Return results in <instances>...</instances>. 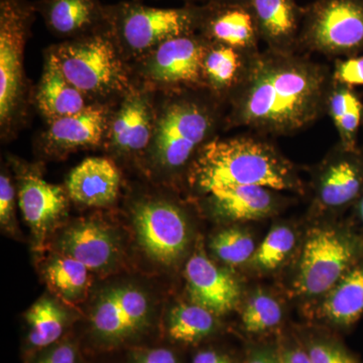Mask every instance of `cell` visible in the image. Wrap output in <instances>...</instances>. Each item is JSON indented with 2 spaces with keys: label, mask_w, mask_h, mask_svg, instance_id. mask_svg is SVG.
I'll use <instances>...</instances> for the list:
<instances>
[{
  "label": "cell",
  "mask_w": 363,
  "mask_h": 363,
  "mask_svg": "<svg viewBox=\"0 0 363 363\" xmlns=\"http://www.w3.org/2000/svg\"><path fill=\"white\" fill-rule=\"evenodd\" d=\"M331 84V68L300 52L259 51L227 99L224 130L296 135L326 113Z\"/></svg>",
  "instance_id": "obj_1"
},
{
  "label": "cell",
  "mask_w": 363,
  "mask_h": 363,
  "mask_svg": "<svg viewBox=\"0 0 363 363\" xmlns=\"http://www.w3.org/2000/svg\"><path fill=\"white\" fill-rule=\"evenodd\" d=\"M226 104L206 88L156 93L154 135L143 167L157 180L187 175L200 150L225 125Z\"/></svg>",
  "instance_id": "obj_2"
},
{
  "label": "cell",
  "mask_w": 363,
  "mask_h": 363,
  "mask_svg": "<svg viewBox=\"0 0 363 363\" xmlns=\"http://www.w3.org/2000/svg\"><path fill=\"white\" fill-rule=\"evenodd\" d=\"M266 136H217L200 150L187 172L188 184L206 195L227 186H262L278 191H300L292 164Z\"/></svg>",
  "instance_id": "obj_3"
},
{
  "label": "cell",
  "mask_w": 363,
  "mask_h": 363,
  "mask_svg": "<svg viewBox=\"0 0 363 363\" xmlns=\"http://www.w3.org/2000/svg\"><path fill=\"white\" fill-rule=\"evenodd\" d=\"M64 76L94 104H116L135 87L130 64L109 30L50 45Z\"/></svg>",
  "instance_id": "obj_4"
},
{
  "label": "cell",
  "mask_w": 363,
  "mask_h": 363,
  "mask_svg": "<svg viewBox=\"0 0 363 363\" xmlns=\"http://www.w3.org/2000/svg\"><path fill=\"white\" fill-rule=\"evenodd\" d=\"M35 18L33 1L0 0V136L4 142L18 135L33 104L25 51Z\"/></svg>",
  "instance_id": "obj_5"
},
{
  "label": "cell",
  "mask_w": 363,
  "mask_h": 363,
  "mask_svg": "<svg viewBox=\"0 0 363 363\" xmlns=\"http://www.w3.org/2000/svg\"><path fill=\"white\" fill-rule=\"evenodd\" d=\"M204 4H184L174 9L133 0L106 4L108 30L123 58L131 64L166 40L199 33Z\"/></svg>",
  "instance_id": "obj_6"
},
{
  "label": "cell",
  "mask_w": 363,
  "mask_h": 363,
  "mask_svg": "<svg viewBox=\"0 0 363 363\" xmlns=\"http://www.w3.org/2000/svg\"><path fill=\"white\" fill-rule=\"evenodd\" d=\"M154 331L147 294L133 285H116L98 296L90 313L86 340L93 352L111 353L149 345Z\"/></svg>",
  "instance_id": "obj_7"
},
{
  "label": "cell",
  "mask_w": 363,
  "mask_h": 363,
  "mask_svg": "<svg viewBox=\"0 0 363 363\" xmlns=\"http://www.w3.org/2000/svg\"><path fill=\"white\" fill-rule=\"evenodd\" d=\"M209 45L199 33L162 43L130 64L135 86L156 93L205 88L203 60Z\"/></svg>",
  "instance_id": "obj_8"
},
{
  "label": "cell",
  "mask_w": 363,
  "mask_h": 363,
  "mask_svg": "<svg viewBox=\"0 0 363 363\" xmlns=\"http://www.w3.org/2000/svg\"><path fill=\"white\" fill-rule=\"evenodd\" d=\"M362 259L359 234L332 227L313 228L303 248L295 292L302 296L327 294Z\"/></svg>",
  "instance_id": "obj_9"
},
{
  "label": "cell",
  "mask_w": 363,
  "mask_h": 363,
  "mask_svg": "<svg viewBox=\"0 0 363 363\" xmlns=\"http://www.w3.org/2000/svg\"><path fill=\"white\" fill-rule=\"evenodd\" d=\"M332 59L363 52V0H315L306 6L298 52Z\"/></svg>",
  "instance_id": "obj_10"
},
{
  "label": "cell",
  "mask_w": 363,
  "mask_h": 363,
  "mask_svg": "<svg viewBox=\"0 0 363 363\" xmlns=\"http://www.w3.org/2000/svg\"><path fill=\"white\" fill-rule=\"evenodd\" d=\"M130 211L138 243L147 257L164 266L177 264L189 243L183 209L169 198L143 195L133 200Z\"/></svg>",
  "instance_id": "obj_11"
},
{
  "label": "cell",
  "mask_w": 363,
  "mask_h": 363,
  "mask_svg": "<svg viewBox=\"0 0 363 363\" xmlns=\"http://www.w3.org/2000/svg\"><path fill=\"white\" fill-rule=\"evenodd\" d=\"M156 123V92L135 86L116 102L104 149L111 159L143 164Z\"/></svg>",
  "instance_id": "obj_12"
},
{
  "label": "cell",
  "mask_w": 363,
  "mask_h": 363,
  "mask_svg": "<svg viewBox=\"0 0 363 363\" xmlns=\"http://www.w3.org/2000/svg\"><path fill=\"white\" fill-rule=\"evenodd\" d=\"M11 162L16 169L21 214L35 240H44L66 216L70 198L66 188L45 180L38 164H26L13 157Z\"/></svg>",
  "instance_id": "obj_13"
},
{
  "label": "cell",
  "mask_w": 363,
  "mask_h": 363,
  "mask_svg": "<svg viewBox=\"0 0 363 363\" xmlns=\"http://www.w3.org/2000/svg\"><path fill=\"white\" fill-rule=\"evenodd\" d=\"M116 104H93L85 111L47 123L38 138L45 156L61 157L80 150L104 149Z\"/></svg>",
  "instance_id": "obj_14"
},
{
  "label": "cell",
  "mask_w": 363,
  "mask_h": 363,
  "mask_svg": "<svg viewBox=\"0 0 363 363\" xmlns=\"http://www.w3.org/2000/svg\"><path fill=\"white\" fill-rule=\"evenodd\" d=\"M362 193L363 147L347 150L338 143L318 174L317 204L325 209H343L357 204Z\"/></svg>",
  "instance_id": "obj_15"
},
{
  "label": "cell",
  "mask_w": 363,
  "mask_h": 363,
  "mask_svg": "<svg viewBox=\"0 0 363 363\" xmlns=\"http://www.w3.org/2000/svg\"><path fill=\"white\" fill-rule=\"evenodd\" d=\"M33 4L45 28L61 42L108 30L106 4L101 0H35Z\"/></svg>",
  "instance_id": "obj_16"
},
{
  "label": "cell",
  "mask_w": 363,
  "mask_h": 363,
  "mask_svg": "<svg viewBox=\"0 0 363 363\" xmlns=\"http://www.w3.org/2000/svg\"><path fill=\"white\" fill-rule=\"evenodd\" d=\"M185 277L191 303L201 306L215 316L228 314L240 301L238 281L202 252H196L188 260Z\"/></svg>",
  "instance_id": "obj_17"
},
{
  "label": "cell",
  "mask_w": 363,
  "mask_h": 363,
  "mask_svg": "<svg viewBox=\"0 0 363 363\" xmlns=\"http://www.w3.org/2000/svg\"><path fill=\"white\" fill-rule=\"evenodd\" d=\"M210 44L225 45L247 54L260 51V38L250 4L208 1L199 30Z\"/></svg>",
  "instance_id": "obj_18"
},
{
  "label": "cell",
  "mask_w": 363,
  "mask_h": 363,
  "mask_svg": "<svg viewBox=\"0 0 363 363\" xmlns=\"http://www.w3.org/2000/svg\"><path fill=\"white\" fill-rule=\"evenodd\" d=\"M60 252L85 264L90 271L109 272L119 264L121 245L116 234L96 220H81L64 230Z\"/></svg>",
  "instance_id": "obj_19"
},
{
  "label": "cell",
  "mask_w": 363,
  "mask_h": 363,
  "mask_svg": "<svg viewBox=\"0 0 363 363\" xmlns=\"http://www.w3.org/2000/svg\"><path fill=\"white\" fill-rule=\"evenodd\" d=\"M121 169L111 157H90L68 175L66 190L72 202L87 207L111 206L119 197Z\"/></svg>",
  "instance_id": "obj_20"
},
{
  "label": "cell",
  "mask_w": 363,
  "mask_h": 363,
  "mask_svg": "<svg viewBox=\"0 0 363 363\" xmlns=\"http://www.w3.org/2000/svg\"><path fill=\"white\" fill-rule=\"evenodd\" d=\"M250 7L266 49L298 52L306 7L298 0H250Z\"/></svg>",
  "instance_id": "obj_21"
},
{
  "label": "cell",
  "mask_w": 363,
  "mask_h": 363,
  "mask_svg": "<svg viewBox=\"0 0 363 363\" xmlns=\"http://www.w3.org/2000/svg\"><path fill=\"white\" fill-rule=\"evenodd\" d=\"M33 101L47 123L79 113L94 104L67 80L51 55L45 51L42 76Z\"/></svg>",
  "instance_id": "obj_22"
},
{
  "label": "cell",
  "mask_w": 363,
  "mask_h": 363,
  "mask_svg": "<svg viewBox=\"0 0 363 363\" xmlns=\"http://www.w3.org/2000/svg\"><path fill=\"white\" fill-rule=\"evenodd\" d=\"M278 191L253 185L227 186L206 194L215 213L231 221L259 220L276 211Z\"/></svg>",
  "instance_id": "obj_23"
},
{
  "label": "cell",
  "mask_w": 363,
  "mask_h": 363,
  "mask_svg": "<svg viewBox=\"0 0 363 363\" xmlns=\"http://www.w3.org/2000/svg\"><path fill=\"white\" fill-rule=\"evenodd\" d=\"M25 360L63 340L68 334L69 318L65 310L52 298H40L26 313Z\"/></svg>",
  "instance_id": "obj_24"
},
{
  "label": "cell",
  "mask_w": 363,
  "mask_h": 363,
  "mask_svg": "<svg viewBox=\"0 0 363 363\" xmlns=\"http://www.w3.org/2000/svg\"><path fill=\"white\" fill-rule=\"evenodd\" d=\"M255 55L225 45L210 44L203 60L205 88L226 104L231 93L242 80Z\"/></svg>",
  "instance_id": "obj_25"
},
{
  "label": "cell",
  "mask_w": 363,
  "mask_h": 363,
  "mask_svg": "<svg viewBox=\"0 0 363 363\" xmlns=\"http://www.w3.org/2000/svg\"><path fill=\"white\" fill-rule=\"evenodd\" d=\"M320 315L330 324L348 328L363 315V259L327 293Z\"/></svg>",
  "instance_id": "obj_26"
},
{
  "label": "cell",
  "mask_w": 363,
  "mask_h": 363,
  "mask_svg": "<svg viewBox=\"0 0 363 363\" xmlns=\"http://www.w3.org/2000/svg\"><path fill=\"white\" fill-rule=\"evenodd\" d=\"M217 316L201 306L179 304L169 311L164 333L173 345H199L218 332Z\"/></svg>",
  "instance_id": "obj_27"
},
{
  "label": "cell",
  "mask_w": 363,
  "mask_h": 363,
  "mask_svg": "<svg viewBox=\"0 0 363 363\" xmlns=\"http://www.w3.org/2000/svg\"><path fill=\"white\" fill-rule=\"evenodd\" d=\"M326 113L337 130L339 145L344 149H358V135L363 126V102L357 91L332 82Z\"/></svg>",
  "instance_id": "obj_28"
},
{
  "label": "cell",
  "mask_w": 363,
  "mask_h": 363,
  "mask_svg": "<svg viewBox=\"0 0 363 363\" xmlns=\"http://www.w3.org/2000/svg\"><path fill=\"white\" fill-rule=\"evenodd\" d=\"M90 272L82 262L60 253L48 262L45 278L60 297L76 303L83 300L89 290Z\"/></svg>",
  "instance_id": "obj_29"
},
{
  "label": "cell",
  "mask_w": 363,
  "mask_h": 363,
  "mask_svg": "<svg viewBox=\"0 0 363 363\" xmlns=\"http://www.w3.org/2000/svg\"><path fill=\"white\" fill-rule=\"evenodd\" d=\"M283 320L281 305L266 293L253 294L241 315L245 331L252 335H262L274 330Z\"/></svg>",
  "instance_id": "obj_30"
},
{
  "label": "cell",
  "mask_w": 363,
  "mask_h": 363,
  "mask_svg": "<svg viewBox=\"0 0 363 363\" xmlns=\"http://www.w3.org/2000/svg\"><path fill=\"white\" fill-rule=\"evenodd\" d=\"M210 248L228 266H240L252 259L255 255V240L247 231L240 228H227L214 236Z\"/></svg>",
  "instance_id": "obj_31"
},
{
  "label": "cell",
  "mask_w": 363,
  "mask_h": 363,
  "mask_svg": "<svg viewBox=\"0 0 363 363\" xmlns=\"http://www.w3.org/2000/svg\"><path fill=\"white\" fill-rule=\"evenodd\" d=\"M296 243V235L288 226L272 228L253 255V266L264 271H272L283 264Z\"/></svg>",
  "instance_id": "obj_32"
},
{
  "label": "cell",
  "mask_w": 363,
  "mask_h": 363,
  "mask_svg": "<svg viewBox=\"0 0 363 363\" xmlns=\"http://www.w3.org/2000/svg\"><path fill=\"white\" fill-rule=\"evenodd\" d=\"M304 346L312 363H360L343 344L332 338H310Z\"/></svg>",
  "instance_id": "obj_33"
},
{
  "label": "cell",
  "mask_w": 363,
  "mask_h": 363,
  "mask_svg": "<svg viewBox=\"0 0 363 363\" xmlns=\"http://www.w3.org/2000/svg\"><path fill=\"white\" fill-rule=\"evenodd\" d=\"M80 341L69 335L60 342L33 355L26 363H84Z\"/></svg>",
  "instance_id": "obj_34"
},
{
  "label": "cell",
  "mask_w": 363,
  "mask_h": 363,
  "mask_svg": "<svg viewBox=\"0 0 363 363\" xmlns=\"http://www.w3.org/2000/svg\"><path fill=\"white\" fill-rule=\"evenodd\" d=\"M331 80L352 89L363 87V54L336 59L331 68Z\"/></svg>",
  "instance_id": "obj_35"
},
{
  "label": "cell",
  "mask_w": 363,
  "mask_h": 363,
  "mask_svg": "<svg viewBox=\"0 0 363 363\" xmlns=\"http://www.w3.org/2000/svg\"><path fill=\"white\" fill-rule=\"evenodd\" d=\"M126 363H182L180 355L173 347L164 345H143L131 348L125 353Z\"/></svg>",
  "instance_id": "obj_36"
},
{
  "label": "cell",
  "mask_w": 363,
  "mask_h": 363,
  "mask_svg": "<svg viewBox=\"0 0 363 363\" xmlns=\"http://www.w3.org/2000/svg\"><path fill=\"white\" fill-rule=\"evenodd\" d=\"M18 201L16 186L7 172L2 168L0 175V223L4 228L11 229L16 220V204Z\"/></svg>",
  "instance_id": "obj_37"
},
{
  "label": "cell",
  "mask_w": 363,
  "mask_h": 363,
  "mask_svg": "<svg viewBox=\"0 0 363 363\" xmlns=\"http://www.w3.org/2000/svg\"><path fill=\"white\" fill-rule=\"evenodd\" d=\"M191 363H240L231 353L217 347L199 348L193 355Z\"/></svg>",
  "instance_id": "obj_38"
},
{
  "label": "cell",
  "mask_w": 363,
  "mask_h": 363,
  "mask_svg": "<svg viewBox=\"0 0 363 363\" xmlns=\"http://www.w3.org/2000/svg\"><path fill=\"white\" fill-rule=\"evenodd\" d=\"M279 363H312L304 344H285L278 348Z\"/></svg>",
  "instance_id": "obj_39"
},
{
  "label": "cell",
  "mask_w": 363,
  "mask_h": 363,
  "mask_svg": "<svg viewBox=\"0 0 363 363\" xmlns=\"http://www.w3.org/2000/svg\"><path fill=\"white\" fill-rule=\"evenodd\" d=\"M247 363H279L278 348L274 346H259L253 348Z\"/></svg>",
  "instance_id": "obj_40"
},
{
  "label": "cell",
  "mask_w": 363,
  "mask_h": 363,
  "mask_svg": "<svg viewBox=\"0 0 363 363\" xmlns=\"http://www.w3.org/2000/svg\"><path fill=\"white\" fill-rule=\"evenodd\" d=\"M355 208H357V220L363 229V193L355 204Z\"/></svg>",
  "instance_id": "obj_41"
},
{
  "label": "cell",
  "mask_w": 363,
  "mask_h": 363,
  "mask_svg": "<svg viewBox=\"0 0 363 363\" xmlns=\"http://www.w3.org/2000/svg\"><path fill=\"white\" fill-rule=\"evenodd\" d=\"M208 1L217 2V4H245V6H248L250 0H208Z\"/></svg>",
  "instance_id": "obj_42"
},
{
  "label": "cell",
  "mask_w": 363,
  "mask_h": 363,
  "mask_svg": "<svg viewBox=\"0 0 363 363\" xmlns=\"http://www.w3.org/2000/svg\"><path fill=\"white\" fill-rule=\"evenodd\" d=\"M184 4H204L208 2V0H181Z\"/></svg>",
  "instance_id": "obj_43"
},
{
  "label": "cell",
  "mask_w": 363,
  "mask_h": 363,
  "mask_svg": "<svg viewBox=\"0 0 363 363\" xmlns=\"http://www.w3.org/2000/svg\"><path fill=\"white\" fill-rule=\"evenodd\" d=\"M126 363V362H125Z\"/></svg>",
  "instance_id": "obj_44"
}]
</instances>
